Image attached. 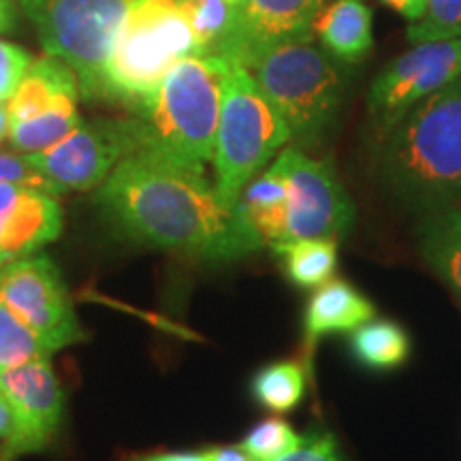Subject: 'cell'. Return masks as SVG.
Wrapping results in <instances>:
<instances>
[{
  "label": "cell",
  "mask_w": 461,
  "mask_h": 461,
  "mask_svg": "<svg viewBox=\"0 0 461 461\" xmlns=\"http://www.w3.org/2000/svg\"><path fill=\"white\" fill-rule=\"evenodd\" d=\"M105 214L132 240L203 261H238L263 248L238 203L221 197L203 171L149 152L126 157L96 194Z\"/></svg>",
  "instance_id": "6da1fadb"
},
{
  "label": "cell",
  "mask_w": 461,
  "mask_h": 461,
  "mask_svg": "<svg viewBox=\"0 0 461 461\" xmlns=\"http://www.w3.org/2000/svg\"><path fill=\"white\" fill-rule=\"evenodd\" d=\"M230 62L221 56H188L137 105L140 149L193 171H203L214 157L222 90Z\"/></svg>",
  "instance_id": "7a4b0ae2"
},
{
  "label": "cell",
  "mask_w": 461,
  "mask_h": 461,
  "mask_svg": "<svg viewBox=\"0 0 461 461\" xmlns=\"http://www.w3.org/2000/svg\"><path fill=\"white\" fill-rule=\"evenodd\" d=\"M380 169L402 197L428 207L461 201V75L387 132Z\"/></svg>",
  "instance_id": "3957f363"
},
{
  "label": "cell",
  "mask_w": 461,
  "mask_h": 461,
  "mask_svg": "<svg viewBox=\"0 0 461 461\" xmlns=\"http://www.w3.org/2000/svg\"><path fill=\"white\" fill-rule=\"evenodd\" d=\"M246 71L295 141L316 143L336 122L344 101V73L314 39L263 51Z\"/></svg>",
  "instance_id": "277c9868"
},
{
  "label": "cell",
  "mask_w": 461,
  "mask_h": 461,
  "mask_svg": "<svg viewBox=\"0 0 461 461\" xmlns=\"http://www.w3.org/2000/svg\"><path fill=\"white\" fill-rule=\"evenodd\" d=\"M188 56H197V41L182 0H137L109 51L105 99L135 109Z\"/></svg>",
  "instance_id": "5b68a950"
},
{
  "label": "cell",
  "mask_w": 461,
  "mask_h": 461,
  "mask_svg": "<svg viewBox=\"0 0 461 461\" xmlns=\"http://www.w3.org/2000/svg\"><path fill=\"white\" fill-rule=\"evenodd\" d=\"M291 131L265 99L252 75L230 67L224 82L214 141V186L229 203H238L241 190L291 141Z\"/></svg>",
  "instance_id": "8992f818"
},
{
  "label": "cell",
  "mask_w": 461,
  "mask_h": 461,
  "mask_svg": "<svg viewBox=\"0 0 461 461\" xmlns=\"http://www.w3.org/2000/svg\"><path fill=\"white\" fill-rule=\"evenodd\" d=\"M137 0H20L48 56L77 75L86 99H105V67L113 39Z\"/></svg>",
  "instance_id": "52a82bcc"
},
{
  "label": "cell",
  "mask_w": 461,
  "mask_h": 461,
  "mask_svg": "<svg viewBox=\"0 0 461 461\" xmlns=\"http://www.w3.org/2000/svg\"><path fill=\"white\" fill-rule=\"evenodd\" d=\"M276 163L282 167L288 184L280 244L316 238L342 240L355 222V203L330 160L308 157L299 148H285Z\"/></svg>",
  "instance_id": "ba28073f"
},
{
  "label": "cell",
  "mask_w": 461,
  "mask_h": 461,
  "mask_svg": "<svg viewBox=\"0 0 461 461\" xmlns=\"http://www.w3.org/2000/svg\"><path fill=\"white\" fill-rule=\"evenodd\" d=\"M140 149L132 120H96L43 152L26 154L51 194L99 188L126 157Z\"/></svg>",
  "instance_id": "9c48e42d"
},
{
  "label": "cell",
  "mask_w": 461,
  "mask_h": 461,
  "mask_svg": "<svg viewBox=\"0 0 461 461\" xmlns=\"http://www.w3.org/2000/svg\"><path fill=\"white\" fill-rule=\"evenodd\" d=\"M0 299L54 350L86 338L60 269L48 255H31L0 267Z\"/></svg>",
  "instance_id": "30bf717a"
},
{
  "label": "cell",
  "mask_w": 461,
  "mask_h": 461,
  "mask_svg": "<svg viewBox=\"0 0 461 461\" xmlns=\"http://www.w3.org/2000/svg\"><path fill=\"white\" fill-rule=\"evenodd\" d=\"M461 75V39L414 43L383 67L367 92V112L387 135L411 109Z\"/></svg>",
  "instance_id": "8fae6325"
},
{
  "label": "cell",
  "mask_w": 461,
  "mask_h": 461,
  "mask_svg": "<svg viewBox=\"0 0 461 461\" xmlns=\"http://www.w3.org/2000/svg\"><path fill=\"white\" fill-rule=\"evenodd\" d=\"M331 0H240L233 31L218 56L246 68L263 51L312 41L314 22Z\"/></svg>",
  "instance_id": "7c38bea8"
},
{
  "label": "cell",
  "mask_w": 461,
  "mask_h": 461,
  "mask_svg": "<svg viewBox=\"0 0 461 461\" xmlns=\"http://www.w3.org/2000/svg\"><path fill=\"white\" fill-rule=\"evenodd\" d=\"M60 230L62 210L54 194L0 182V267L34 255Z\"/></svg>",
  "instance_id": "4fadbf2b"
},
{
  "label": "cell",
  "mask_w": 461,
  "mask_h": 461,
  "mask_svg": "<svg viewBox=\"0 0 461 461\" xmlns=\"http://www.w3.org/2000/svg\"><path fill=\"white\" fill-rule=\"evenodd\" d=\"M0 389L20 417L26 436V451L48 447L60 429L65 414V393L48 359L24 363L0 374Z\"/></svg>",
  "instance_id": "5bb4252c"
},
{
  "label": "cell",
  "mask_w": 461,
  "mask_h": 461,
  "mask_svg": "<svg viewBox=\"0 0 461 461\" xmlns=\"http://www.w3.org/2000/svg\"><path fill=\"white\" fill-rule=\"evenodd\" d=\"M376 316V305L359 288L342 278L321 285L310 297L303 314V348L312 355L316 344L333 333H350Z\"/></svg>",
  "instance_id": "9a60e30c"
},
{
  "label": "cell",
  "mask_w": 461,
  "mask_h": 461,
  "mask_svg": "<svg viewBox=\"0 0 461 461\" xmlns=\"http://www.w3.org/2000/svg\"><path fill=\"white\" fill-rule=\"evenodd\" d=\"M414 240L428 267L461 303V201L428 207L414 224Z\"/></svg>",
  "instance_id": "2e32d148"
},
{
  "label": "cell",
  "mask_w": 461,
  "mask_h": 461,
  "mask_svg": "<svg viewBox=\"0 0 461 461\" xmlns=\"http://www.w3.org/2000/svg\"><path fill=\"white\" fill-rule=\"evenodd\" d=\"M321 48L339 62H361L374 48L372 9L366 0H331L314 22Z\"/></svg>",
  "instance_id": "e0dca14e"
},
{
  "label": "cell",
  "mask_w": 461,
  "mask_h": 461,
  "mask_svg": "<svg viewBox=\"0 0 461 461\" xmlns=\"http://www.w3.org/2000/svg\"><path fill=\"white\" fill-rule=\"evenodd\" d=\"M68 95H79V82L73 68L60 58H37L31 62L26 75L7 103L11 124L24 122Z\"/></svg>",
  "instance_id": "ac0fdd59"
},
{
  "label": "cell",
  "mask_w": 461,
  "mask_h": 461,
  "mask_svg": "<svg viewBox=\"0 0 461 461\" xmlns=\"http://www.w3.org/2000/svg\"><path fill=\"white\" fill-rule=\"evenodd\" d=\"M288 184L282 167L276 163L258 173L241 190L238 207L248 224L257 230L265 246H276L282 241L286 222Z\"/></svg>",
  "instance_id": "d6986e66"
},
{
  "label": "cell",
  "mask_w": 461,
  "mask_h": 461,
  "mask_svg": "<svg viewBox=\"0 0 461 461\" xmlns=\"http://www.w3.org/2000/svg\"><path fill=\"white\" fill-rule=\"evenodd\" d=\"M348 350L361 367L372 372H391L411 359L412 339L400 322L370 319L350 331Z\"/></svg>",
  "instance_id": "ffe728a7"
},
{
  "label": "cell",
  "mask_w": 461,
  "mask_h": 461,
  "mask_svg": "<svg viewBox=\"0 0 461 461\" xmlns=\"http://www.w3.org/2000/svg\"><path fill=\"white\" fill-rule=\"evenodd\" d=\"M77 96L79 95L62 96V99H58L45 112L32 115V118L24 120V122L11 124V146L24 154H37L56 146L67 135H71L82 124V118H79L77 112Z\"/></svg>",
  "instance_id": "44dd1931"
},
{
  "label": "cell",
  "mask_w": 461,
  "mask_h": 461,
  "mask_svg": "<svg viewBox=\"0 0 461 461\" xmlns=\"http://www.w3.org/2000/svg\"><path fill=\"white\" fill-rule=\"evenodd\" d=\"M286 278L299 288H319L338 269L336 240H297L274 248Z\"/></svg>",
  "instance_id": "7402d4cb"
},
{
  "label": "cell",
  "mask_w": 461,
  "mask_h": 461,
  "mask_svg": "<svg viewBox=\"0 0 461 461\" xmlns=\"http://www.w3.org/2000/svg\"><path fill=\"white\" fill-rule=\"evenodd\" d=\"M308 387V370L302 361H274L252 376L255 400L267 411L285 414L302 403Z\"/></svg>",
  "instance_id": "603a6c76"
},
{
  "label": "cell",
  "mask_w": 461,
  "mask_h": 461,
  "mask_svg": "<svg viewBox=\"0 0 461 461\" xmlns=\"http://www.w3.org/2000/svg\"><path fill=\"white\" fill-rule=\"evenodd\" d=\"M182 7L197 41V56H218L233 31L238 3L233 0H182Z\"/></svg>",
  "instance_id": "cb8c5ba5"
},
{
  "label": "cell",
  "mask_w": 461,
  "mask_h": 461,
  "mask_svg": "<svg viewBox=\"0 0 461 461\" xmlns=\"http://www.w3.org/2000/svg\"><path fill=\"white\" fill-rule=\"evenodd\" d=\"M56 350L26 327L0 299V374L24 366V363L48 359Z\"/></svg>",
  "instance_id": "d4e9b609"
},
{
  "label": "cell",
  "mask_w": 461,
  "mask_h": 461,
  "mask_svg": "<svg viewBox=\"0 0 461 461\" xmlns=\"http://www.w3.org/2000/svg\"><path fill=\"white\" fill-rule=\"evenodd\" d=\"M406 37L412 45L461 39V0H425L423 15L406 28Z\"/></svg>",
  "instance_id": "484cf974"
},
{
  "label": "cell",
  "mask_w": 461,
  "mask_h": 461,
  "mask_svg": "<svg viewBox=\"0 0 461 461\" xmlns=\"http://www.w3.org/2000/svg\"><path fill=\"white\" fill-rule=\"evenodd\" d=\"M302 440L303 436H299L291 423H286L285 419L269 417L248 431L240 447L255 461H274L297 448Z\"/></svg>",
  "instance_id": "4316f807"
},
{
  "label": "cell",
  "mask_w": 461,
  "mask_h": 461,
  "mask_svg": "<svg viewBox=\"0 0 461 461\" xmlns=\"http://www.w3.org/2000/svg\"><path fill=\"white\" fill-rule=\"evenodd\" d=\"M31 62L32 58L26 50L0 41V101H9L14 96Z\"/></svg>",
  "instance_id": "83f0119b"
},
{
  "label": "cell",
  "mask_w": 461,
  "mask_h": 461,
  "mask_svg": "<svg viewBox=\"0 0 461 461\" xmlns=\"http://www.w3.org/2000/svg\"><path fill=\"white\" fill-rule=\"evenodd\" d=\"M274 461H344V455L331 431H316L303 436L302 445Z\"/></svg>",
  "instance_id": "f1b7e54d"
},
{
  "label": "cell",
  "mask_w": 461,
  "mask_h": 461,
  "mask_svg": "<svg viewBox=\"0 0 461 461\" xmlns=\"http://www.w3.org/2000/svg\"><path fill=\"white\" fill-rule=\"evenodd\" d=\"M0 182L22 184V186L39 188L51 194L50 184L45 182L41 173L34 169L28 157H17V154L0 152Z\"/></svg>",
  "instance_id": "f546056e"
},
{
  "label": "cell",
  "mask_w": 461,
  "mask_h": 461,
  "mask_svg": "<svg viewBox=\"0 0 461 461\" xmlns=\"http://www.w3.org/2000/svg\"><path fill=\"white\" fill-rule=\"evenodd\" d=\"M0 438L5 440V459H11L14 455L28 453L26 451V436L22 428L20 417L15 408L11 406L7 395L0 389Z\"/></svg>",
  "instance_id": "4dcf8cb0"
},
{
  "label": "cell",
  "mask_w": 461,
  "mask_h": 461,
  "mask_svg": "<svg viewBox=\"0 0 461 461\" xmlns=\"http://www.w3.org/2000/svg\"><path fill=\"white\" fill-rule=\"evenodd\" d=\"M380 3H383L384 7L393 9L397 15H402L403 20L411 22V24L419 22L425 11V0H380Z\"/></svg>",
  "instance_id": "1f68e13d"
},
{
  "label": "cell",
  "mask_w": 461,
  "mask_h": 461,
  "mask_svg": "<svg viewBox=\"0 0 461 461\" xmlns=\"http://www.w3.org/2000/svg\"><path fill=\"white\" fill-rule=\"evenodd\" d=\"M203 455L207 461H255L241 447H216Z\"/></svg>",
  "instance_id": "d6a6232c"
},
{
  "label": "cell",
  "mask_w": 461,
  "mask_h": 461,
  "mask_svg": "<svg viewBox=\"0 0 461 461\" xmlns=\"http://www.w3.org/2000/svg\"><path fill=\"white\" fill-rule=\"evenodd\" d=\"M131 461H207L203 453H152L132 457Z\"/></svg>",
  "instance_id": "836d02e7"
},
{
  "label": "cell",
  "mask_w": 461,
  "mask_h": 461,
  "mask_svg": "<svg viewBox=\"0 0 461 461\" xmlns=\"http://www.w3.org/2000/svg\"><path fill=\"white\" fill-rule=\"evenodd\" d=\"M15 26V11L11 0H0V32H9Z\"/></svg>",
  "instance_id": "e575fe53"
},
{
  "label": "cell",
  "mask_w": 461,
  "mask_h": 461,
  "mask_svg": "<svg viewBox=\"0 0 461 461\" xmlns=\"http://www.w3.org/2000/svg\"><path fill=\"white\" fill-rule=\"evenodd\" d=\"M9 129H11L9 107H7V103L0 101V141H3L5 137H9Z\"/></svg>",
  "instance_id": "d590c367"
},
{
  "label": "cell",
  "mask_w": 461,
  "mask_h": 461,
  "mask_svg": "<svg viewBox=\"0 0 461 461\" xmlns=\"http://www.w3.org/2000/svg\"><path fill=\"white\" fill-rule=\"evenodd\" d=\"M233 3H240V0H233Z\"/></svg>",
  "instance_id": "8d00e7d4"
},
{
  "label": "cell",
  "mask_w": 461,
  "mask_h": 461,
  "mask_svg": "<svg viewBox=\"0 0 461 461\" xmlns=\"http://www.w3.org/2000/svg\"><path fill=\"white\" fill-rule=\"evenodd\" d=\"M0 461H7V459H0Z\"/></svg>",
  "instance_id": "74e56055"
}]
</instances>
